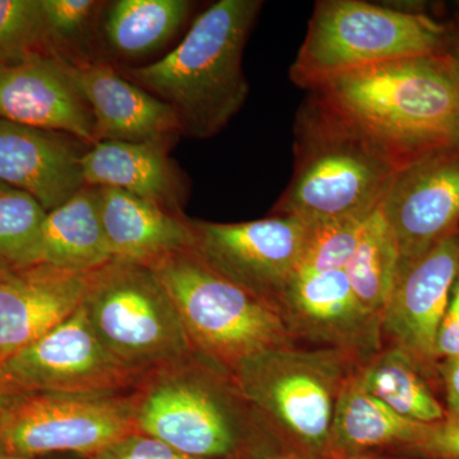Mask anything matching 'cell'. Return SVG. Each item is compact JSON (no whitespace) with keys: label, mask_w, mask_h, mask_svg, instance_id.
Returning a JSON list of instances; mask_svg holds the SVG:
<instances>
[{"label":"cell","mask_w":459,"mask_h":459,"mask_svg":"<svg viewBox=\"0 0 459 459\" xmlns=\"http://www.w3.org/2000/svg\"><path fill=\"white\" fill-rule=\"evenodd\" d=\"M309 92L373 142L398 170L459 148V68L449 53L369 66Z\"/></svg>","instance_id":"cell-1"},{"label":"cell","mask_w":459,"mask_h":459,"mask_svg":"<svg viewBox=\"0 0 459 459\" xmlns=\"http://www.w3.org/2000/svg\"><path fill=\"white\" fill-rule=\"evenodd\" d=\"M262 7L261 0L213 3L168 56L126 68L124 77L171 108L181 135L207 140L219 134L246 104L243 54Z\"/></svg>","instance_id":"cell-2"},{"label":"cell","mask_w":459,"mask_h":459,"mask_svg":"<svg viewBox=\"0 0 459 459\" xmlns=\"http://www.w3.org/2000/svg\"><path fill=\"white\" fill-rule=\"evenodd\" d=\"M294 153V174L272 216L295 217L307 225L369 216L400 171L312 93L296 117Z\"/></svg>","instance_id":"cell-3"},{"label":"cell","mask_w":459,"mask_h":459,"mask_svg":"<svg viewBox=\"0 0 459 459\" xmlns=\"http://www.w3.org/2000/svg\"><path fill=\"white\" fill-rule=\"evenodd\" d=\"M138 433L201 459H238L259 421L225 371L192 353L131 391Z\"/></svg>","instance_id":"cell-4"},{"label":"cell","mask_w":459,"mask_h":459,"mask_svg":"<svg viewBox=\"0 0 459 459\" xmlns=\"http://www.w3.org/2000/svg\"><path fill=\"white\" fill-rule=\"evenodd\" d=\"M352 356L336 349L274 347L247 359L231 379L247 406L289 446L287 455L329 459L334 407Z\"/></svg>","instance_id":"cell-5"},{"label":"cell","mask_w":459,"mask_h":459,"mask_svg":"<svg viewBox=\"0 0 459 459\" xmlns=\"http://www.w3.org/2000/svg\"><path fill=\"white\" fill-rule=\"evenodd\" d=\"M449 40V26L428 14L361 0H319L290 78L312 91L369 66L448 53Z\"/></svg>","instance_id":"cell-6"},{"label":"cell","mask_w":459,"mask_h":459,"mask_svg":"<svg viewBox=\"0 0 459 459\" xmlns=\"http://www.w3.org/2000/svg\"><path fill=\"white\" fill-rule=\"evenodd\" d=\"M150 270L170 298L193 353L229 376L256 353L292 344L279 310L213 271L195 247Z\"/></svg>","instance_id":"cell-7"},{"label":"cell","mask_w":459,"mask_h":459,"mask_svg":"<svg viewBox=\"0 0 459 459\" xmlns=\"http://www.w3.org/2000/svg\"><path fill=\"white\" fill-rule=\"evenodd\" d=\"M82 305L100 342L141 379L193 353L170 298L144 265L113 259L91 272Z\"/></svg>","instance_id":"cell-8"},{"label":"cell","mask_w":459,"mask_h":459,"mask_svg":"<svg viewBox=\"0 0 459 459\" xmlns=\"http://www.w3.org/2000/svg\"><path fill=\"white\" fill-rule=\"evenodd\" d=\"M133 433L131 392L38 394L0 402V452L11 455L93 459Z\"/></svg>","instance_id":"cell-9"},{"label":"cell","mask_w":459,"mask_h":459,"mask_svg":"<svg viewBox=\"0 0 459 459\" xmlns=\"http://www.w3.org/2000/svg\"><path fill=\"white\" fill-rule=\"evenodd\" d=\"M140 380L100 342L82 305L49 333L0 361V402L38 394H126Z\"/></svg>","instance_id":"cell-10"},{"label":"cell","mask_w":459,"mask_h":459,"mask_svg":"<svg viewBox=\"0 0 459 459\" xmlns=\"http://www.w3.org/2000/svg\"><path fill=\"white\" fill-rule=\"evenodd\" d=\"M193 226L195 252L213 271L277 309L299 270L307 223L271 216L240 223L193 221Z\"/></svg>","instance_id":"cell-11"},{"label":"cell","mask_w":459,"mask_h":459,"mask_svg":"<svg viewBox=\"0 0 459 459\" xmlns=\"http://www.w3.org/2000/svg\"><path fill=\"white\" fill-rule=\"evenodd\" d=\"M402 268L459 232V148L401 169L382 204Z\"/></svg>","instance_id":"cell-12"},{"label":"cell","mask_w":459,"mask_h":459,"mask_svg":"<svg viewBox=\"0 0 459 459\" xmlns=\"http://www.w3.org/2000/svg\"><path fill=\"white\" fill-rule=\"evenodd\" d=\"M277 309L292 336L309 338L368 361L379 352L382 319L361 307L344 271L298 272Z\"/></svg>","instance_id":"cell-13"},{"label":"cell","mask_w":459,"mask_h":459,"mask_svg":"<svg viewBox=\"0 0 459 459\" xmlns=\"http://www.w3.org/2000/svg\"><path fill=\"white\" fill-rule=\"evenodd\" d=\"M0 119L96 143L95 119L74 65L56 57L35 53L0 65Z\"/></svg>","instance_id":"cell-14"},{"label":"cell","mask_w":459,"mask_h":459,"mask_svg":"<svg viewBox=\"0 0 459 459\" xmlns=\"http://www.w3.org/2000/svg\"><path fill=\"white\" fill-rule=\"evenodd\" d=\"M459 274V232L398 272L382 331L418 364L437 361V331Z\"/></svg>","instance_id":"cell-15"},{"label":"cell","mask_w":459,"mask_h":459,"mask_svg":"<svg viewBox=\"0 0 459 459\" xmlns=\"http://www.w3.org/2000/svg\"><path fill=\"white\" fill-rule=\"evenodd\" d=\"M90 273L47 264L0 276V361L62 325L82 307Z\"/></svg>","instance_id":"cell-16"},{"label":"cell","mask_w":459,"mask_h":459,"mask_svg":"<svg viewBox=\"0 0 459 459\" xmlns=\"http://www.w3.org/2000/svg\"><path fill=\"white\" fill-rule=\"evenodd\" d=\"M82 144L63 133L0 119V181L50 212L86 186Z\"/></svg>","instance_id":"cell-17"},{"label":"cell","mask_w":459,"mask_h":459,"mask_svg":"<svg viewBox=\"0 0 459 459\" xmlns=\"http://www.w3.org/2000/svg\"><path fill=\"white\" fill-rule=\"evenodd\" d=\"M78 87L92 110L96 142L144 143L181 135L174 111L152 93L115 72L90 63L74 65Z\"/></svg>","instance_id":"cell-18"},{"label":"cell","mask_w":459,"mask_h":459,"mask_svg":"<svg viewBox=\"0 0 459 459\" xmlns=\"http://www.w3.org/2000/svg\"><path fill=\"white\" fill-rule=\"evenodd\" d=\"M100 213L114 261L152 268L197 243L193 220L124 190L98 188Z\"/></svg>","instance_id":"cell-19"},{"label":"cell","mask_w":459,"mask_h":459,"mask_svg":"<svg viewBox=\"0 0 459 459\" xmlns=\"http://www.w3.org/2000/svg\"><path fill=\"white\" fill-rule=\"evenodd\" d=\"M84 184L124 190L184 216V186L165 142L100 141L82 157Z\"/></svg>","instance_id":"cell-20"},{"label":"cell","mask_w":459,"mask_h":459,"mask_svg":"<svg viewBox=\"0 0 459 459\" xmlns=\"http://www.w3.org/2000/svg\"><path fill=\"white\" fill-rule=\"evenodd\" d=\"M429 425L402 418L374 397L352 374L338 394L329 437V459L377 455L382 449L404 451L419 442Z\"/></svg>","instance_id":"cell-21"},{"label":"cell","mask_w":459,"mask_h":459,"mask_svg":"<svg viewBox=\"0 0 459 459\" xmlns=\"http://www.w3.org/2000/svg\"><path fill=\"white\" fill-rule=\"evenodd\" d=\"M110 261L113 258L102 226L98 188L86 186L65 204L47 213L36 264L91 273Z\"/></svg>","instance_id":"cell-22"},{"label":"cell","mask_w":459,"mask_h":459,"mask_svg":"<svg viewBox=\"0 0 459 459\" xmlns=\"http://www.w3.org/2000/svg\"><path fill=\"white\" fill-rule=\"evenodd\" d=\"M356 374L365 389L402 418L425 425L446 419V411L420 374L418 362L400 347L377 352Z\"/></svg>","instance_id":"cell-23"},{"label":"cell","mask_w":459,"mask_h":459,"mask_svg":"<svg viewBox=\"0 0 459 459\" xmlns=\"http://www.w3.org/2000/svg\"><path fill=\"white\" fill-rule=\"evenodd\" d=\"M192 3L186 0H117L105 18V35L119 56L156 53L180 31Z\"/></svg>","instance_id":"cell-24"},{"label":"cell","mask_w":459,"mask_h":459,"mask_svg":"<svg viewBox=\"0 0 459 459\" xmlns=\"http://www.w3.org/2000/svg\"><path fill=\"white\" fill-rule=\"evenodd\" d=\"M400 270L394 232L379 207L368 217L344 273L353 295L371 316L382 319Z\"/></svg>","instance_id":"cell-25"},{"label":"cell","mask_w":459,"mask_h":459,"mask_svg":"<svg viewBox=\"0 0 459 459\" xmlns=\"http://www.w3.org/2000/svg\"><path fill=\"white\" fill-rule=\"evenodd\" d=\"M47 213L31 195L0 181V262L12 268L36 264Z\"/></svg>","instance_id":"cell-26"},{"label":"cell","mask_w":459,"mask_h":459,"mask_svg":"<svg viewBox=\"0 0 459 459\" xmlns=\"http://www.w3.org/2000/svg\"><path fill=\"white\" fill-rule=\"evenodd\" d=\"M369 216L309 225L298 272L325 273L346 270Z\"/></svg>","instance_id":"cell-27"},{"label":"cell","mask_w":459,"mask_h":459,"mask_svg":"<svg viewBox=\"0 0 459 459\" xmlns=\"http://www.w3.org/2000/svg\"><path fill=\"white\" fill-rule=\"evenodd\" d=\"M47 38L40 0H0V65L35 54Z\"/></svg>","instance_id":"cell-28"},{"label":"cell","mask_w":459,"mask_h":459,"mask_svg":"<svg viewBox=\"0 0 459 459\" xmlns=\"http://www.w3.org/2000/svg\"><path fill=\"white\" fill-rule=\"evenodd\" d=\"M48 38L71 42L80 38L95 14L93 0H40Z\"/></svg>","instance_id":"cell-29"},{"label":"cell","mask_w":459,"mask_h":459,"mask_svg":"<svg viewBox=\"0 0 459 459\" xmlns=\"http://www.w3.org/2000/svg\"><path fill=\"white\" fill-rule=\"evenodd\" d=\"M401 453L418 459H459V418L429 425L424 437Z\"/></svg>","instance_id":"cell-30"},{"label":"cell","mask_w":459,"mask_h":459,"mask_svg":"<svg viewBox=\"0 0 459 459\" xmlns=\"http://www.w3.org/2000/svg\"><path fill=\"white\" fill-rule=\"evenodd\" d=\"M93 459H201L172 448L156 437L133 433Z\"/></svg>","instance_id":"cell-31"},{"label":"cell","mask_w":459,"mask_h":459,"mask_svg":"<svg viewBox=\"0 0 459 459\" xmlns=\"http://www.w3.org/2000/svg\"><path fill=\"white\" fill-rule=\"evenodd\" d=\"M435 353L437 360L459 355V274L453 285L451 298L440 322Z\"/></svg>","instance_id":"cell-32"},{"label":"cell","mask_w":459,"mask_h":459,"mask_svg":"<svg viewBox=\"0 0 459 459\" xmlns=\"http://www.w3.org/2000/svg\"><path fill=\"white\" fill-rule=\"evenodd\" d=\"M439 373L446 389V419L459 418V355L440 360Z\"/></svg>","instance_id":"cell-33"},{"label":"cell","mask_w":459,"mask_h":459,"mask_svg":"<svg viewBox=\"0 0 459 459\" xmlns=\"http://www.w3.org/2000/svg\"><path fill=\"white\" fill-rule=\"evenodd\" d=\"M449 31H451V40H449L448 53L459 68V12L452 25H449Z\"/></svg>","instance_id":"cell-34"},{"label":"cell","mask_w":459,"mask_h":459,"mask_svg":"<svg viewBox=\"0 0 459 459\" xmlns=\"http://www.w3.org/2000/svg\"><path fill=\"white\" fill-rule=\"evenodd\" d=\"M264 459H304V458L296 457V455H273V457H267ZM344 459H376V455H367V457L344 458Z\"/></svg>","instance_id":"cell-35"},{"label":"cell","mask_w":459,"mask_h":459,"mask_svg":"<svg viewBox=\"0 0 459 459\" xmlns=\"http://www.w3.org/2000/svg\"><path fill=\"white\" fill-rule=\"evenodd\" d=\"M0 459H48V458L23 457V455H11V453L0 452Z\"/></svg>","instance_id":"cell-36"},{"label":"cell","mask_w":459,"mask_h":459,"mask_svg":"<svg viewBox=\"0 0 459 459\" xmlns=\"http://www.w3.org/2000/svg\"><path fill=\"white\" fill-rule=\"evenodd\" d=\"M376 459H418V458H411V457H404V455H377Z\"/></svg>","instance_id":"cell-37"},{"label":"cell","mask_w":459,"mask_h":459,"mask_svg":"<svg viewBox=\"0 0 459 459\" xmlns=\"http://www.w3.org/2000/svg\"><path fill=\"white\" fill-rule=\"evenodd\" d=\"M12 267H9L8 264H5V263L0 262V276H2L4 272H7L8 270H11Z\"/></svg>","instance_id":"cell-38"}]
</instances>
